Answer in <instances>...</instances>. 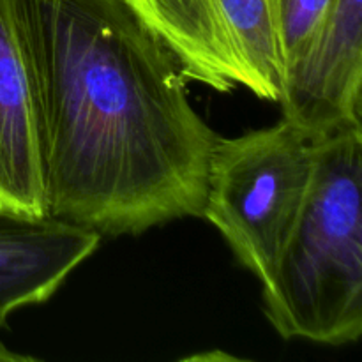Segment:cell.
Here are the masks:
<instances>
[{"label":"cell","mask_w":362,"mask_h":362,"mask_svg":"<svg viewBox=\"0 0 362 362\" xmlns=\"http://www.w3.org/2000/svg\"><path fill=\"white\" fill-rule=\"evenodd\" d=\"M27 361H34V359L27 356H21V354L11 352L4 343H0V362H27Z\"/></svg>","instance_id":"cell-9"},{"label":"cell","mask_w":362,"mask_h":362,"mask_svg":"<svg viewBox=\"0 0 362 362\" xmlns=\"http://www.w3.org/2000/svg\"><path fill=\"white\" fill-rule=\"evenodd\" d=\"M0 209L46 216L20 0H0Z\"/></svg>","instance_id":"cell-7"},{"label":"cell","mask_w":362,"mask_h":362,"mask_svg":"<svg viewBox=\"0 0 362 362\" xmlns=\"http://www.w3.org/2000/svg\"><path fill=\"white\" fill-rule=\"evenodd\" d=\"M315 172V141L286 119L216 138L202 218L244 269L269 285L299 223Z\"/></svg>","instance_id":"cell-3"},{"label":"cell","mask_w":362,"mask_h":362,"mask_svg":"<svg viewBox=\"0 0 362 362\" xmlns=\"http://www.w3.org/2000/svg\"><path fill=\"white\" fill-rule=\"evenodd\" d=\"M186 81L216 92L244 87L278 103L285 55L271 0H126Z\"/></svg>","instance_id":"cell-4"},{"label":"cell","mask_w":362,"mask_h":362,"mask_svg":"<svg viewBox=\"0 0 362 362\" xmlns=\"http://www.w3.org/2000/svg\"><path fill=\"white\" fill-rule=\"evenodd\" d=\"M362 127L315 140L299 223L262 288L283 339L343 346L362 334Z\"/></svg>","instance_id":"cell-2"},{"label":"cell","mask_w":362,"mask_h":362,"mask_svg":"<svg viewBox=\"0 0 362 362\" xmlns=\"http://www.w3.org/2000/svg\"><path fill=\"white\" fill-rule=\"evenodd\" d=\"M46 216L99 235L202 218L218 134L126 0H20Z\"/></svg>","instance_id":"cell-1"},{"label":"cell","mask_w":362,"mask_h":362,"mask_svg":"<svg viewBox=\"0 0 362 362\" xmlns=\"http://www.w3.org/2000/svg\"><path fill=\"white\" fill-rule=\"evenodd\" d=\"M99 243L101 235L85 226L0 209V325L55 296Z\"/></svg>","instance_id":"cell-6"},{"label":"cell","mask_w":362,"mask_h":362,"mask_svg":"<svg viewBox=\"0 0 362 362\" xmlns=\"http://www.w3.org/2000/svg\"><path fill=\"white\" fill-rule=\"evenodd\" d=\"M283 119L311 140L362 127V0H331L285 67Z\"/></svg>","instance_id":"cell-5"},{"label":"cell","mask_w":362,"mask_h":362,"mask_svg":"<svg viewBox=\"0 0 362 362\" xmlns=\"http://www.w3.org/2000/svg\"><path fill=\"white\" fill-rule=\"evenodd\" d=\"M331 0H271L286 62L306 45Z\"/></svg>","instance_id":"cell-8"}]
</instances>
